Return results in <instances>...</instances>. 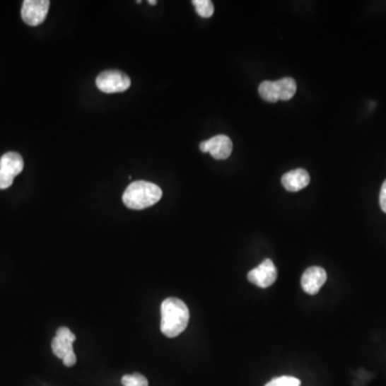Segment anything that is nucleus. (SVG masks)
Here are the masks:
<instances>
[{
  "mask_svg": "<svg viewBox=\"0 0 386 386\" xmlns=\"http://www.w3.org/2000/svg\"><path fill=\"white\" fill-rule=\"evenodd\" d=\"M97 87L103 93H124L131 85V80L124 72L118 70H107L101 72L95 80Z\"/></svg>",
  "mask_w": 386,
  "mask_h": 386,
  "instance_id": "nucleus-3",
  "label": "nucleus"
},
{
  "mask_svg": "<svg viewBox=\"0 0 386 386\" xmlns=\"http://www.w3.org/2000/svg\"><path fill=\"white\" fill-rule=\"evenodd\" d=\"M49 0H25L22 7V18L29 26L42 24L49 13Z\"/></svg>",
  "mask_w": 386,
  "mask_h": 386,
  "instance_id": "nucleus-4",
  "label": "nucleus"
},
{
  "mask_svg": "<svg viewBox=\"0 0 386 386\" xmlns=\"http://www.w3.org/2000/svg\"><path fill=\"white\" fill-rule=\"evenodd\" d=\"M192 4L196 7L199 16L202 18H211L215 11V8H214L211 0H193Z\"/></svg>",
  "mask_w": 386,
  "mask_h": 386,
  "instance_id": "nucleus-13",
  "label": "nucleus"
},
{
  "mask_svg": "<svg viewBox=\"0 0 386 386\" xmlns=\"http://www.w3.org/2000/svg\"><path fill=\"white\" fill-rule=\"evenodd\" d=\"M62 362H64V366L67 367H72L76 365V354L74 353H70V354H68L66 358L62 360Z\"/></svg>",
  "mask_w": 386,
  "mask_h": 386,
  "instance_id": "nucleus-18",
  "label": "nucleus"
},
{
  "mask_svg": "<svg viewBox=\"0 0 386 386\" xmlns=\"http://www.w3.org/2000/svg\"><path fill=\"white\" fill-rule=\"evenodd\" d=\"M327 271L324 269L319 267H309L303 274L300 283H302L303 288H304L306 293L315 296L320 291V288L323 286V284L327 282Z\"/></svg>",
  "mask_w": 386,
  "mask_h": 386,
  "instance_id": "nucleus-8",
  "label": "nucleus"
},
{
  "mask_svg": "<svg viewBox=\"0 0 386 386\" xmlns=\"http://www.w3.org/2000/svg\"><path fill=\"white\" fill-rule=\"evenodd\" d=\"M200 149L202 153H211L215 159L224 160L231 156L233 143L229 136L220 134L201 143Z\"/></svg>",
  "mask_w": 386,
  "mask_h": 386,
  "instance_id": "nucleus-6",
  "label": "nucleus"
},
{
  "mask_svg": "<svg viewBox=\"0 0 386 386\" xmlns=\"http://www.w3.org/2000/svg\"><path fill=\"white\" fill-rule=\"evenodd\" d=\"M76 337L68 327H59L56 332V337L52 340V351L60 360H64L68 354L74 353V344Z\"/></svg>",
  "mask_w": 386,
  "mask_h": 386,
  "instance_id": "nucleus-7",
  "label": "nucleus"
},
{
  "mask_svg": "<svg viewBox=\"0 0 386 386\" xmlns=\"http://www.w3.org/2000/svg\"><path fill=\"white\" fill-rule=\"evenodd\" d=\"M14 176L10 175V174L6 173V172L0 170V189H8L13 184Z\"/></svg>",
  "mask_w": 386,
  "mask_h": 386,
  "instance_id": "nucleus-16",
  "label": "nucleus"
},
{
  "mask_svg": "<svg viewBox=\"0 0 386 386\" xmlns=\"http://www.w3.org/2000/svg\"><path fill=\"white\" fill-rule=\"evenodd\" d=\"M122 384L124 386H148V380L141 373H134L124 375Z\"/></svg>",
  "mask_w": 386,
  "mask_h": 386,
  "instance_id": "nucleus-14",
  "label": "nucleus"
},
{
  "mask_svg": "<svg viewBox=\"0 0 386 386\" xmlns=\"http://www.w3.org/2000/svg\"><path fill=\"white\" fill-rule=\"evenodd\" d=\"M23 169H24V160L20 153L9 151L0 159V170L14 177L22 173Z\"/></svg>",
  "mask_w": 386,
  "mask_h": 386,
  "instance_id": "nucleus-10",
  "label": "nucleus"
},
{
  "mask_svg": "<svg viewBox=\"0 0 386 386\" xmlns=\"http://www.w3.org/2000/svg\"><path fill=\"white\" fill-rule=\"evenodd\" d=\"M282 185L290 192H298L306 188L310 182V176L304 169H296L288 172L281 178Z\"/></svg>",
  "mask_w": 386,
  "mask_h": 386,
  "instance_id": "nucleus-9",
  "label": "nucleus"
},
{
  "mask_svg": "<svg viewBox=\"0 0 386 386\" xmlns=\"http://www.w3.org/2000/svg\"><path fill=\"white\" fill-rule=\"evenodd\" d=\"M188 307L180 298H169L161 304V324L163 335L169 338L180 336L188 327Z\"/></svg>",
  "mask_w": 386,
  "mask_h": 386,
  "instance_id": "nucleus-1",
  "label": "nucleus"
},
{
  "mask_svg": "<svg viewBox=\"0 0 386 386\" xmlns=\"http://www.w3.org/2000/svg\"><path fill=\"white\" fill-rule=\"evenodd\" d=\"M380 206L386 214V180L382 185L381 192H380Z\"/></svg>",
  "mask_w": 386,
  "mask_h": 386,
  "instance_id": "nucleus-17",
  "label": "nucleus"
},
{
  "mask_svg": "<svg viewBox=\"0 0 386 386\" xmlns=\"http://www.w3.org/2000/svg\"><path fill=\"white\" fill-rule=\"evenodd\" d=\"M148 4H151V6H155L156 4H157V1H151H151H148Z\"/></svg>",
  "mask_w": 386,
  "mask_h": 386,
  "instance_id": "nucleus-19",
  "label": "nucleus"
},
{
  "mask_svg": "<svg viewBox=\"0 0 386 386\" xmlns=\"http://www.w3.org/2000/svg\"><path fill=\"white\" fill-rule=\"evenodd\" d=\"M163 198V190L153 182L138 180L127 187L122 194V202L134 211L148 209Z\"/></svg>",
  "mask_w": 386,
  "mask_h": 386,
  "instance_id": "nucleus-2",
  "label": "nucleus"
},
{
  "mask_svg": "<svg viewBox=\"0 0 386 386\" xmlns=\"http://www.w3.org/2000/svg\"><path fill=\"white\" fill-rule=\"evenodd\" d=\"M265 386H300V381L298 378L282 375L271 380Z\"/></svg>",
  "mask_w": 386,
  "mask_h": 386,
  "instance_id": "nucleus-15",
  "label": "nucleus"
},
{
  "mask_svg": "<svg viewBox=\"0 0 386 386\" xmlns=\"http://www.w3.org/2000/svg\"><path fill=\"white\" fill-rule=\"evenodd\" d=\"M259 93L262 97L263 100L267 103H275L279 100L277 89H276L275 82L271 81H264L259 86Z\"/></svg>",
  "mask_w": 386,
  "mask_h": 386,
  "instance_id": "nucleus-12",
  "label": "nucleus"
},
{
  "mask_svg": "<svg viewBox=\"0 0 386 386\" xmlns=\"http://www.w3.org/2000/svg\"><path fill=\"white\" fill-rule=\"evenodd\" d=\"M277 269L273 261L267 259L248 273V280L259 288H267L277 280Z\"/></svg>",
  "mask_w": 386,
  "mask_h": 386,
  "instance_id": "nucleus-5",
  "label": "nucleus"
},
{
  "mask_svg": "<svg viewBox=\"0 0 386 386\" xmlns=\"http://www.w3.org/2000/svg\"><path fill=\"white\" fill-rule=\"evenodd\" d=\"M276 89H277L279 100L288 101L293 98L296 93V82L292 78H283L276 81Z\"/></svg>",
  "mask_w": 386,
  "mask_h": 386,
  "instance_id": "nucleus-11",
  "label": "nucleus"
}]
</instances>
